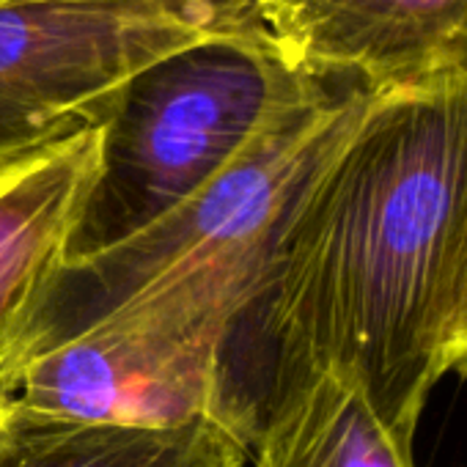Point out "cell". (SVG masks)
Returning <instances> with one entry per match:
<instances>
[{
	"label": "cell",
	"instance_id": "4",
	"mask_svg": "<svg viewBox=\"0 0 467 467\" xmlns=\"http://www.w3.org/2000/svg\"><path fill=\"white\" fill-rule=\"evenodd\" d=\"M314 80L254 6L135 72L99 124L97 179L61 262L97 256L187 203Z\"/></svg>",
	"mask_w": 467,
	"mask_h": 467
},
{
	"label": "cell",
	"instance_id": "2",
	"mask_svg": "<svg viewBox=\"0 0 467 467\" xmlns=\"http://www.w3.org/2000/svg\"><path fill=\"white\" fill-rule=\"evenodd\" d=\"M278 243L206 265L97 327L26 360L0 390L28 412L135 429L212 420L251 448L259 412L243 355L267 297Z\"/></svg>",
	"mask_w": 467,
	"mask_h": 467
},
{
	"label": "cell",
	"instance_id": "5",
	"mask_svg": "<svg viewBox=\"0 0 467 467\" xmlns=\"http://www.w3.org/2000/svg\"><path fill=\"white\" fill-rule=\"evenodd\" d=\"M251 12V0H4L0 162L108 116L151 61Z\"/></svg>",
	"mask_w": 467,
	"mask_h": 467
},
{
	"label": "cell",
	"instance_id": "7",
	"mask_svg": "<svg viewBox=\"0 0 467 467\" xmlns=\"http://www.w3.org/2000/svg\"><path fill=\"white\" fill-rule=\"evenodd\" d=\"M99 143L97 124L0 162V338L64 259L97 179Z\"/></svg>",
	"mask_w": 467,
	"mask_h": 467
},
{
	"label": "cell",
	"instance_id": "8",
	"mask_svg": "<svg viewBox=\"0 0 467 467\" xmlns=\"http://www.w3.org/2000/svg\"><path fill=\"white\" fill-rule=\"evenodd\" d=\"M251 445L231 429L198 420L179 429L78 423L12 401L0 426V467H243Z\"/></svg>",
	"mask_w": 467,
	"mask_h": 467
},
{
	"label": "cell",
	"instance_id": "3",
	"mask_svg": "<svg viewBox=\"0 0 467 467\" xmlns=\"http://www.w3.org/2000/svg\"><path fill=\"white\" fill-rule=\"evenodd\" d=\"M371 94L355 80H314L187 203L97 256L58 262L0 338V385L26 360L130 303L206 265L278 243L306 187Z\"/></svg>",
	"mask_w": 467,
	"mask_h": 467
},
{
	"label": "cell",
	"instance_id": "9",
	"mask_svg": "<svg viewBox=\"0 0 467 467\" xmlns=\"http://www.w3.org/2000/svg\"><path fill=\"white\" fill-rule=\"evenodd\" d=\"M251 453L254 467H418L360 388L327 368L270 399Z\"/></svg>",
	"mask_w": 467,
	"mask_h": 467
},
{
	"label": "cell",
	"instance_id": "10",
	"mask_svg": "<svg viewBox=\"0 0 467 467\" xmlns=\"http://www.w3.org/2000/svg\"><path fill=\"white\" fill-rule=\"evenodd\" d=\"M448 371H456V374L467 377V256H464V270H462L456 322H453L451 347H448Z\"/></svg>",
	"mask_w": 467,
	"mask_h": 467
},
{
	"label": "cell",
	"instance_id": "12",
	"mask_svg": "<svg viewBox=\"0 0 467 467\" xmlns=\"http://www.w3.org/2000/svg\"><path fill=\"white\" fill-rule=\"evenodd\" d=\"M0 4H4V0H0Z\"/></svg>",
	"mask_w": 467,
	"mask_h": 467
},
{
	"label": "cell",
	"instance_id": "6",
	"mask_svg": "<svg viewBox=\"0 0 467 467\" xmlns=\"http://www.w3.org/2000/svg\"><path fill=\"white\" fill-rule=\"evenodd\" d=\"M281 56L371 91L467 75V0H251Z\"/></svg>",
	"mask_w": 467,
	"mask_h": 467
},
{
	"label": "cell",
	"instance_id": "1",
	"mask_svg": "<svg viewBox=\"0 0 467 467\" xmlns=\"http://www.w3.org/2000/svg\"><path fill=\"white\" fill-rule=\"evenodd\" d=\"M467 256V75L374 91L295 206L254 319L265 412L314 371L415 445Z\"/></svg>",
	"mask_w": 467,
	"mask_h": 467
},
{
	"label": "cell",
	"instance_id": "11",
	"mask_svg": "<svg viewBox=\"0 0 467 467\" xmlns=\"http://www.w3.org/2000/svg\"><path fill=\"white\" fill-rule=\"evenodd\" d=\"M9 410H12V396L0 390V426H4V420H6V415H9Z\"/></svg>",
	"mask_w": 467,
	"mask_h": 467
}]
</instances>
